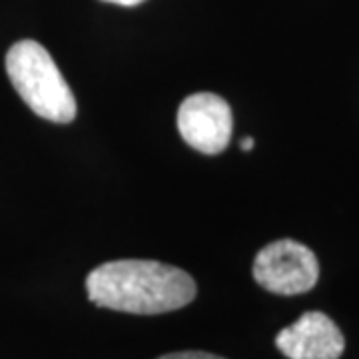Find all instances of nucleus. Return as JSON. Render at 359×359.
<instances>
[{
    "label": "nucleus",
    "mask_w": 359,
    "mask_h": 359,
    "mask_svg": "<svg viewBox=\"0 0 359 359\" xmlns=\"http://www.w3.org/2000/svg\"><path fill=\"white\" fill-rule=\"evenodd\" d=\"M86 292L100 308L156 316L188 306L198 287L188 271L162 262L116 259L90 271Z\"/></svg>",
    "instance_id": "obj_1"
},
{
    "label": "nucleus",
    "mask_w": 359,
    "mask_h": 359,
    "mask_svg": "<svg viewBox=\"0 0 359 359\" xmlns=\"http://www.w3.org/2000/svg\"><path fill=\"white\" fill-rule=\"evenodd\" d=\"M6 74L25 104L54 124H70L76 118V98L50 52L36 40H20L6 54Z\"/></svg>",
    "instance_id": "obj_2"
},
{
    "label": "nucleus",
    "mask_w": 359,
    "mask_h": 359,
    "mask_svg": "<svg viewBox=\"0 0 359 359\" xmlns=\"http://www.w3.org/2000/svg\"><path fill=\"white\" fill-rule=\"evenodd\" d=\"M320 264L308 245L295 240L271 242L254 259V280L278 295H297L313 290Z\"/></svg>",
    "instance_id": "obj_3"
},
{
    "label": "nucleus",
    "mask_w": 359,
    "mask_h": 359,
    "mask_svg": "<svg viewBox=\"0 0 359 359\" xmlns=\"http://www.w3.org/2000/svg\"><path fill=\"white\" fill-rule=\"evenodd\" d=\"M231 108L218 94L198 92L178 108L180 136L202 154L214 156L228 148L231 138Z\"/></svg>",
    "instance_id": "obj_4"
},
{
    "label": "nucleus",
    "mask_w": 359,
    "mask_h": 359,
    "mask_svg": "<svg viewBox=\"0 0 359 359\" xmlns=\"http://www.w3.org/2000/svg\"><path fill=\"white\" fill-rule=\"evenodd\" d=\"M276 346L287 359H339L346 339L332 318L321 311H306L278 334Z\"/></svg>",
    "instance_id": "obj_5"
},
{
    "label": "nucleus",
    "mask_w": 359,
    "mask_h": 359,
    "mask_svg": "<svg viewBox=\"0 0 359 359\" xmlns=\"http://www.w3.org/2000/svg\"><path fill=\"white\" fill-rule=\"evenodd\" d=\"M158 359H224L212 353H204V351H180V353H168Z\"/></svg>",
    "instance_id": "obj_6"
},
{
    "label": "nucleus",
    "mask_w": 359,
    "mask_h": 359,
    "mask_svg": "<svg viewBox=\"0 0 359 359\" xmlns=\"http://www.w3.org/2000/svg\"><path fill=\"white\" fill-rule=\"evenodd\" d=\"M104 2H110V4H118V6H138L144 0H104Z\"/></svg>",
    "instance_id": "obj_7"
},
{
    "label": "nucleus",
    "mask_w": 359,
    "mask_h": 359,
    "mask_svg": "<svg viewBox=\"0 0 359 359\" xmlns=\"http://www.w3.org/2000/svg\"><path fill=\"white\" fill-rule=\"evenodd\" d=\"M242 150L244 152H252L254 150V138H244L242 140Z\"/></svg>",
    "instance_id": "obj_8"
}]
</instances>
